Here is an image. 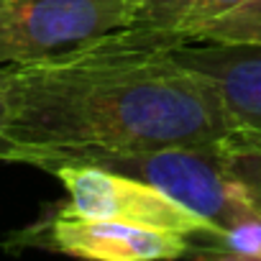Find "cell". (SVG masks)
I'll return each mask as SVG.
<instances>
[{
  "label": "cell",
  "instance_id": "1",
  "mask_svg": "<svg viewBox=\"0 0 261 261\" xmlns=\"http://www.w3.org/2000/svg\"><path fill=\"white\" fill-rule=\"evenodd\" d=\"M236 128L220 90L136 29L72 51L8 64L6 134L13 164L72 149L139 151L220 141Z\"/></svg>",
  "mask_w": 261,
  "mask_h": 261
},
{
  "label": "cell",
  "instance_id": "2",
  "mask_svg": "<svg viewBox=\"0 0 261 261\" xmlns=\"http://www.w3.org/2000/svg\"><path fill=\"white\" fill-rule=\"evenodd\" d=\"M64 164H95L110 172L144 179L218 230H228L261 213V207L248 197V192L225 172L218 141L177 144L139 151L72 149L46 154L36 159L34 167L51 174L57 167Z\"/></svg>",
  "mask_w": 261,
  "mask_h": 261
},
{
  "label": "cell",
  "instance_id": "3",
  "mask_svg": "<svg viewBox=\"0 0 261 261\" xmlns=\"http://www.w3.org/2000/svg\"><path fill=\"white\" fill-rule=\"evenodd\" d=\"M134 0H0V64L49 59L125 29Z\"/></svg>",
  "mask_w": 261,
  "mask_h": 261
},
{
  "label": "cell",
  "instance_id": "4",
  "mask_svg": "<svg viewBox=\"0 0 261 261\" xmlns=\"http://www.w3.org/2000/svg\"><path fill=\"white\" fill-rule=\"evenodd\" d=\"M187 243L190 238L177 233L87 218L69 205H57L26 228L8 233L3 248L11 253L39 248L92 261H159L185 258Z\"/></svg>",
  "mask_w": 261,
  "mask_h": 261
},
{
  "label": "cell",
  "instance_id": "5",
  "mask_svg": "<svg viewBox=\"0 0 261 261\" xmlns=\"http://www.w3.org/2000/svg\"><path fill=\"white\" fill-rule=\"evenodd\" d=\"M51 174L67 190V205L87 218L167 230L185 238L218 230L144 179L95 164H64Z\"/></svg>",
  "mask_w": 261,
  "mask_h": 261
},
{
  "label": "cell",
  "instance_id": "6",
  "mask_svg": "<svg viewBox=\"0 0 261 261\" xmlns=\"http://www.w3.org/2000/svg\"><path fill=\"white\" fill-rule=\"evenodd\" d=\"M172 54L220 90L236 128L261 130V46L174 44Z\"/></svg>",
  "mask_w": 261,
  "mask_h": 261
},
{
  "label": "cell",
  "instance_id": "7",
  "mask_svg": "<svg viewBox=\"0 0 261 261\" xmlns=\"http://www.w3.org/2000/svg\"><path fill=\"white\" fill-rule=\"evenodd\" d=\"M243 0H134L128 29L156 36L167 44H185L190 31L230 11Z\"/></svg>",
  "mask_w": 261,
  "mask_h": 261
},
{
  "label": "cell",
  "instance_id": "8",
  "mask_svg": "<svg viewBox=\"0 0 261 261\" xmlns=\"http://www.w3.org/2000/svg\"><path fill=\"white\" fill-rule=\"evenodd\" d=\"M185 256L210 261H261V213L228 230L192 236Z\"/></svg>",
  "mask_w": 261,
  "mask_h": 261
},
{
  "label": "cell",
  "instance_id": "9",
  "mask_svg": "<svg viewBox=\"0 0 261 261\" xmlns=\"http://www.w3.org/2000/svg\"><path fill=\"white\" fill-rule=\"evenodd\" d=\"M185 44H230V46H261V0H243L230 11L205 21Z\"/></svg>",
  "mask_w": 261,
  "mask_h": 261
},
{
  "label": "cell",
  "instance_id": "10",
  "mask_svg": "<svg viewBox=\"0 0 261 261\" xmlns=\"http://www.w3.org/2000/svg\"><path fill=\"white\" fill-rule=\"evenodd\" d=\"M218 146L225 172L261 207V130L233 128L218 141Z\"/></svg>",
  "mask_w": 261,
  "mask_h": 261
},
{
  "label": "cell",
  "instance_id": "11",
  "mask_svg": "<svg viewBox=\"0 0 261 261\" xmlns=\"http://www.w3.org/2000/svg\"><path fill=\"white\" fill-rule=\"evenodd\" d=\"M6 120H8V64H0V162L13 164L16 146L6 134Z\"/></svg>",
  "mask_w": 261,
  "mask_h": 261
}]
</instances>
